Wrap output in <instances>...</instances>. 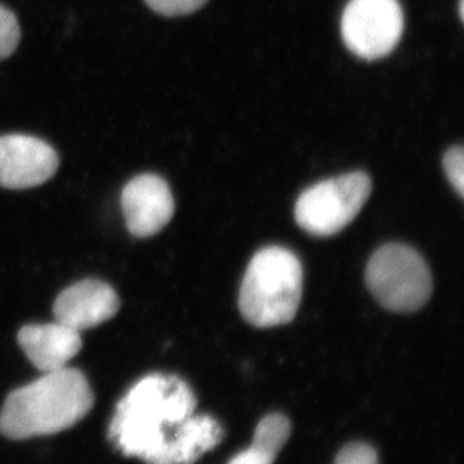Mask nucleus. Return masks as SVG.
<instances>
[{
	"instance_id": "obj_1",
	"label": "nucleus",
	"mask_w": 464,
	"mask_h": 464,
	"mask_svg": "<svg viewBox=\"0 0 464 464\" xmlns=\"http://www.w3.org/2000/svg\"><path fill=\"white\" fill-rule=\"evenodd\" d=\"M195 408L197 398L181 378L146 375L116 406L109 438L124 456L146 464H176L179 426Z\"/></svg>"
},
{
	"instance_id": "obj_2",
	"label": "nucleus",
	"mask_w": 464,
	"mask_h": 464,
	"mask_svg": "<svg viewBox=\"0 0 464 464\" xmlns=\"http://www.w3.org/2000/svg\"><path fill=\"white\" fill-rule=\"evenodd\" d=\"M93 400L85 375L65 366L9 393L0 411V432L26 440L65 431L90 413Z\"/></svg>"
},
{
	"instance_id": "obj_3",
	"label": "nucleus",
	"mask_w": 464,
	"mask_h": 464,
	"mask_svg": "<svg viewBox=\"0 0 464 464\" xmlns=\"http://www.w3.org/2000/svg\"><path fill=\"white\" fill-rule=\"evenodd\" d=\"M302 288L304 270L297 256L282 246H266L250 259L241 282V315L257 328L288 324L301 304Z\"/></svg>"
},
{
	"instance_id": "obj_4",
	"label": "nucleus",
	"mask_w": 464,
	"mask_h": 464,
	"mask_svg": "<svg viewBox=\"0 0 464 464\" xmlns=\"http://www.w3.org/2000/svg\"><path fill=\"white\" fill-rule=\"evenodd\" d=\"M365 283L378 304L393 313H414L432 295L429 266L405 244H386L375 250L366 265Z\"/></svg>"
},
{
	"instance_id": "obj_5",
	"label": "nucleus",
	"mask_w": 464,
	"mask_h": 464,
	"mask_svg": "<svg viewBox=\"0 0 464 464\" xmlns=\"http://www.w3.org/2000/svg\"><path fill=\"white\" fill-rule=\"evenodd\" d=\"M371 192V179L362 172L325 179L299 195L295 221L308 234L332 237L355 219Z\"/></svg>"
},
{
	"instance_id": "obj_6",
	"label": "nucleus",
	"mask_w": 464,
	"mask_h": 464,
	"mask_svg": "<svg viewBox=\"0 0 464 464\" xmlns=\"http://www.w3.org/2000/svg\"><path fill=\"white\" fill-rule=\"evenodd\" d=\"M404 32L398 0H350L342 14L341 33L348 50L366 61L395 50Z\"/></svg>"
},
{
	"instance_id": "obj_7",
	"label": "nucleus",
	"mask_w": 464,
	"mask_h": 464,
	"mask_svg": "<svg viewBox=\"0 0 464 464\" xmlns=\"http://www.w3.org/2000/svg\"><path fill=\"white\" fill-rule=\"evenodd\" d=\"M56 150L36 137L8 134L0 137V186L11 190L36 188L57 172Z\"/></svg>"
},
{
	"instance_id": "obj_8",
	"label": "nucleus",
	"mask_w": 464,
	"mask_h": 464,
	"mask_svg": "<svg viewBox=\"0 0 464 464\" xmlns=\"http://www.w3.org/2000/svg\"><path fill=\"white\" fill-rule=\"evenodd\" d=\"M121 209L128 231L133 237H152L172 219V191L158 174H141L125 185L121 192Z\"/></svg>"
},
{
	"instance_id": "obj_9",
	"label": "nucleus",
	"mask_w": 464,
	"mask_h": 464,
	"mask_svg": "<svg viewBox=\"0 0 464 464\" xmlns=\"http://www.w3.org/2000/svg\"><path fill=\"white\" fill-rule=\"evenodd\" d=\"M121 299L109 284L83 280L60 293L53 304L58 323L82 332L108 322L118 314Z\"/></svg>"
},
{
	"instance_id": "obj_10",
	"label": "nucleus",
	"mask_w": 464,
	"mask_h": 464,
	"mask_svg": "<svg viewBox=\"0 0 464 464\" xmlns=\"http://www.w3.org/2000/svg\"><path fill=\"white\" fill-rule=\"evenodd\" d=\"M17 341L33 365L44 373L65 368L83 346L81 332L58 322L24 326Z\"/></svg>"
},
{
	"instance_id": "obj_11",
	"label": "nucleus",
	"mask_w": 464,
	"mask_h": 464,
	"mask_svg": "<svg viewBox=\"0 0 464 464\" xmlns=\"http://www.w3.org/2000/svg\"><path fill=\"white\" fill-rule=\"evenodd\" d=\"M290 436V420L285 415L275 413L267 415L257 424L252 447L276 458Z\"/></svg>"
},
{
	"instance_id": "obj_12",
	"label": "nucleus",
	"mask_w": 464,
	"mask_h": 464,
	"mask_svg": "<svg viewBox=\"0 0 464 464\" xmlns=\"http://www.w3.org/2000/svg\"><path fill=\"white\" fill-rule=\"evenodd\" d=\"M20 38L17 17L5 5H0V61L5 60L16 51Z\"/></svg>"
},
{
	"instance_id": "obj_13",
	"label": "nucleus",
	"mask_w": 464,
	"mask_h": 464,
	"mask_svg": "<svg viewBox=\"0 0 464 464\" xmlns=\"http://www.w3.org/2000/svg\"><path fill=\"white\" fill-rule=\"evenodd\" d=\"M152 11L163 16H185L203 7L208 0H145Z\"/></svg>"
},
{
	"instance_id": "obj_14",
	"label": "nucleus",
	"mask_w": 464,
	"mask_h": 464,
	"mask_svg": "<svg viewBox=\"0 0 464 464\" xmlns=\"http://www.w3.org/2000/svg\"><path fill=\"white\" fill-rule=\"evenodd\" d=\"M444 170L447 174L449 182L451 183L458 195L463 197L464 194V151L462 146H454L449 149L445 154Z\"/></svg>"
},
{
	"instance_id": "obj_15",
	"label": "nucleus",
	"mask_w": 464,
	"mask_h": 464,
	"mask_svg": "<svg viewBox=\"0 0 464 464\" xmlns=\"http://www.w3.org/2000/svg\"><path fill=\"white\" fill-rule=\"evenodd\" d=\"M334 464H378L377 453L364 442H353L342 449Z\"/></svg>"
},
{
	"instance_id": "obj_16",
	"label": "nucleus",
	"mask_w": 464,
	"mask_h": 464,
	"mask_svg": "<svg viewBox=\"0 0 464 464\" xmlns=\"http://www.w3.org/2000/svg\"><path fill=\"white\" fill-rule=\"evenodd\" d=\"M275 459L276 458L268 456L255 447H250L237 454L228 464H273Z\"/></svg>"
},
{
	"instance_id": "obj_17",
	"label": "nucleus",
	"mask_w": 464,
	"mask_h": 464,
	"mask_svg": "<svg viewBox=\"0 0 464 464\" xmlns=\"http://www.w3.org/2000/svg\"><path fill=\"white\" fill-rule=\"evenodd\" d=\"M463 5H464V0H459V16H460V18H462V20H463V14H464Z\"/></svg>"
}]
</instances>
